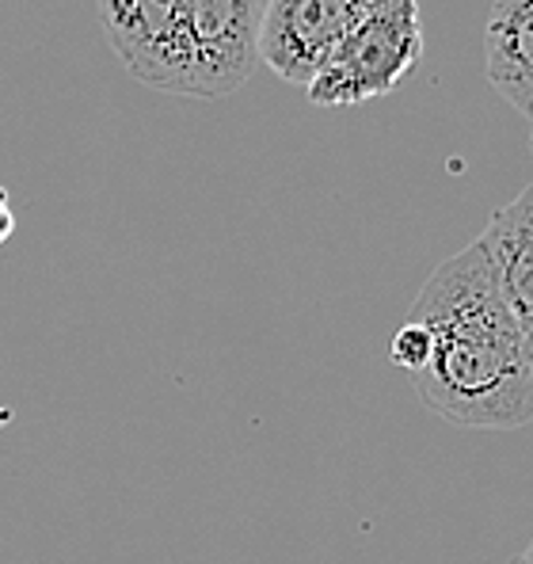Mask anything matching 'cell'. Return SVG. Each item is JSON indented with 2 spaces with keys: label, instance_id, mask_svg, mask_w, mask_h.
Returning a JSON list of instances; mask_svg holds the SVG:
<instances>
[{
  "label": "cell",
  "instance_id": "obj_10",
  "mask_svg": "<svg viewBox=\"0 0 533 564\" xmlns=\"http://www.w3.org/2000/svg\"><path fill=\"white\" fill-rule=\"evenodd\" d=\"M514 564H533V542L519 553V561H514Z\"/></svg>",
  "mask_w": 533,
  "mask_h": 564
},
{
  "label": "cell",
  "instance_id": "obj_4",
  "mask_svg": "<svg viewBox=\"0 0 533 564\" xmlns=\"http://www.w3.org/2000/svg\"><path fill=\"white\" fill-rule=\"evenodd\" d=\"M260 0H183L187 96L221 99L237 93L255 62Z\"/></svg>",
  "mask_w": 533,
  "mask_h": 564
},
{
  "label": "cell",
  "instance_id": "obj_1",
  "mask_svg": "<svg viewBox=\"0 0 533 564\" xmlns=\"http://www.w3.org/2000/svg\"><path fill=\"white\" fill-rule=\"evenodd\" d=\"M407 321L431 336V359L412 381L435 416L472 431L533 420V355L480 240L431 271Z\"/></svg>",
  "mask_w": 533,
  "mask_h": 564
},
{
  "label": "cell",
  "instance_id": "obj_6",
  "mask_svg": "<svg viewBox=\"0 0 533 564\" xmlns=\"http://www.w3.org/2000/svg\"><path fill=\"white\" fill-rule=\"evenodd\" d=\"M480 245L496 271L499 294H503L511 317L519 321L533 355V184L514 203L491 214Z\"/></svg>",
  "mask_w": 533,
  "mask_h": 564
},
{
  "label": "cell",
  "instance_id": "obj_11",
  "mask_svg": "<svg viewBox=\"0 0 533 564\" xmlns=\"http://www.w3.org/2000/svg\"><path fill=\"white\" fill-rule=\"evenodd\" d=\"M530 153H533V134H530Z\"/></svg>",
  "mask_w": 533,
  "mask_h": 564
},
{
  "label": "cell",
  "instance_id": "obj_8",
  "mask_svg": "<svg viewBox=\"0 0 533 564\" xmlns=\"http://www.w3.org/2000/svg\"><path fill=\"white\" fill-rule=\"evenodd\" d=\"M389 359H393V367L407 370V378H415L423 367H427L431 359V336L423 325H415V321H404V328L393 336V347H389Z\"/></svg>",
  "mask_w": 533,
  "mask_h": 564
},
{
  "label": "cell",
  "instance_id": "obj_7",
  "mask_svg": "<svg viewBox=\"0 0 533 564\" xmlns=\"http://www.w3.org/2000/svg\"><path fill=\"white\" fill-rule=\"evenodd\" d=\"M485 69L507 104L533 122V0H496L485 28Z\"/></svg>",
  "mask_w": 533,
  "mask_h": 564
},
{
  "label": "cell",
  "instance_id": "obj_3",
  "mask_svg": "<svg viewBox=\"0 0 533 564\" xmlns=\"http://www.w3.org/2000/svg\"><path fill=\"white\" fill-rule=\"evenodd\" d=\"M373 4L378 0H266L255 54L271 65L274 77L309 88Z\"/></svg>",
  "mask_w": 533,
  "mask_h": 564
},
{
  "label": "cell",
  "instance_id": "obj_2",
  "mask_svg": "<svg viewBox=\"0 0 533 564\" xmlns=\"http://www.w3.org/2000/svg\"><path fill=\"white\" fill-rule=\"evenodd\" d=\"M423 62L420 0H378L309 85L316 107H358L396 93Z\"/></svg>",
  "mask_w": 533,
  "mask_h": 564
},
{
  "label": "cell",
  "instance_id": "obj_5",
  "mask_svg": "<svg viewBox=\"0 0 533 564\" xmlns=\"http://www.w3.org/2000/svg\"><path fill=\"white\" fill-rule=\"evenodd\" d=\"M96 8L107 43L141 85L187 96L183 0H96Z\"/></svg>",
  "mask_w": 533,
  "mask_h": 564
},
{
  "label": "cell",
  "instance_id": "obj_9",
  "mask_svg": "<svg viewBox=\"0 0 533 564\" xmlns=\"http://www.w3.org/2000/svg\"><path fill=\"white\" fill-rule=\"evenodd\" d=\"M15 234V214H12V203H8V191L0 187V245Z\"/></svg>",
  "mask_w": 533,
  "mask_h": 564
}]
</instances>
